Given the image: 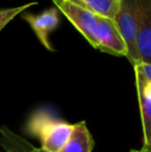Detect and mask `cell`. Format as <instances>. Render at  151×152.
Returning <instances> with one entry per match:
<instances>
[{
	"mask_svg": "<svg viewBox=\"0 0 151 152\" xmlns=\"http://www.w3.org/2000/svg\"><path fill=\"white\" fill-rule=\"evenodd\" d=\"M98 50L114 56L127 55L126 47L117 29L115 22L111 19L101 17L98 33Z\"/></svg>",
	"mask_w": 151,
	"mask_h": 152,
	"instance_id": "7",
	"label": "cell"
},
{
	"mask_svg": "<svg viewBox=\"0 0 151 152\" xmlns=\"http://www.w3.org/2000/svg\"><path fill=\"white\" fill-rule=\"evenodd\" d=\"M57 10H60L69 21L82 33L85 39L94 49L98 47V33L101 16L89 12L69 0H53Z\"/></svg>",
	"mask_w": 151,
	"mask_h": 152,
	"instance_id": "3",
	"label": "cell"
},
{
	"mask_svg": "<svg viewBox=\"0 0 151 152\" xmlns=\"http://www.w3.org/2000/svg\"><path fill=\"white\" fill-rule=\"evenodd\" d=\"M69 1L86 8L93 14L114 21L119 0H69Z\"/></svg>",
	"mask_w": 151,
	"mask_h": 152,
	"instance_id": "9",
	"label": "cell"
},
{
	"mask_svg": "<svg viewBox=\"0 0 151 152\" xmlns=\"http://www.w3.org/2000/svg\"><path fill=\"white\" fill-rule=\"evenodd\" d=\"M141 1L142 0H119L114 19L115 25L126 47V57L133 66L141 62L136 46L138 16Z\"/></svg>",
	"mask_w": 151,
	"mask_h": 152,
	"instance_id": "2",
	"label": "cell"
},
{
	"mask_svg": "<svg viewBox=\"0 0 151 152\" xmlns=\"http://www.w3.org/2000/svg\"><path fill=\"white\" fill-rule=\"evenodd\" d=\"M27 129L39 140L42 150L59 152L73 130V124L52 117L46 112H38L30 118Z\"/></svg>",
	"mask_w": 151,
	"mask_h": 152,
	"instance_id": "1",
	"label": "cell"
},
{
	"mask_svg": "<svg viewBox=\"0 0 151 152\" xmlns=\"http://www.w3.org/2000/svg\"><path fill=\"white\" fill-rule=\"evenodd\" d=\"M36 4H37L36 2H31V3L24 4V5H21V6L0 10V31H1L16 16H18L21 12H23L25 10H27V8L30 7V6L36 5Z\"/></svg>",
	"mask_w": 151,
	"mask_h": 152,
	"instance_id": "11",
	"label": "cell"
},
{
	"mask_svg": "<svg viewBox=\"0 0 151 152\" xmlns=\"http://www.w3.org/2000/svg\"><path fill=\"white\" fill-rule=\"evenodd\" d=\"M22 18L30 25L33 32L39 39L40 44L47 50L55 51L50 42L49 35L59 25V10H57V7H51L38 15L26 12L22 15Z\"/></svg>",
	"mask_w": 151,
	"mask_h": 152,
	"instance_id": "5",
	"label": "cell"
},
{
	"mask_svg": "<svg viewBox=\"0 0 151 152\" xmlns=\"http://www.w3.org/2000/svg\"><path fill=\"white\" fill-rule=\"evenodd\" d=\"M131 152H151V150H147V149H140V150H131Z\"/></svg>",
	"mask_w": 151,
	"mask_h": 152,
	"instance_id": "13",
	"label": "cell"
},
{
	"mask_svg": "<svg viewBox=\"0 0 151 152\" xmlns=\"http://www.w3.org/2000/svg\"><path fill=\"white\" fill-rule=\"evenodd\" d=\"M0 144H1V146L3 147L4 149H5L6 152H23L22 150H20V149H18V148H17V147H15L14 145L9 144V143L5 142V141L0 140Z\"/></svg>",
	"mask_w": 151,
	"mask_h": 152,
	"instance_id": "12",
	"label": "cell"
},
{
	"mask_svg": "<svg viewBox=\"0 0 151 152\" xmlns=\"http://www.w3.org/2000/svg\"><path fill=\"white\" fill-rule=\"evenodd\" d=\"M0 140L5 141V142L14 145L15 147H17V148L22 150L23 152H47L42 150V148H35V147H33L25 139L19 137L18 134L12 132V130H9L5 126H2L0 128Z\"/></svg>",
	"mask_w": 151,
	"mask_h": 152,
	"instance_id": "10",
	"label": "cell"
},
{
	"mask_svg": "<svg viewBox=\"0 0 151 152\" xmlns=\"http://www.w3.org/2000/svg\"><path fill=\"white\" fill-rule=\"evenodd\" d=\"M136 46L140 61L151 63V0L141 1L138 16Z\"/></svg>",
	"mask_w": 151,
	"mask_h": 152,
	"instance_id": "6",
	"label": "cell"
},
{
	"mask_svg": "<svg viewBox=\"0 0 151 152\" xmlns=\"http://www.w3.org/2000/svg\"><path fill=\"white\" fill-rule=\"evenodd\" d=\"M138 91L140 114L143 126V149L151 150V79H148L138 66H133Z\"/></svg>",
	"mask_w": 151,
	"mask_h": 152,
	"instance_id": "4",
	"label": "cell"
},
{
	"mask_svg": "<svg viewBox=\"0 0 151 152\" xmlns=\"http://www.w3.org/2000/svg\"><path fill=\"white\" fill-rule=\"evenodd\" d=\"M94 142L86 126V122L81 121L73 124V130L69 140L59 152H91Z\"/></svg>",
	"mask_w": 151,
	"mask_h": 152,
	"instance_id": "8",
	"label": "cell"
}]
</instances>
